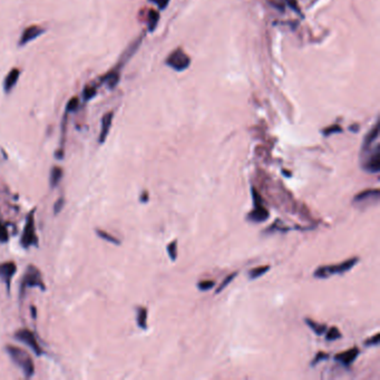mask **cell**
<instances>
[{
    "mask_svg": "<svg viewBox=\"0 0 380 380\" xmlns=\"http://www.w3.org/2000/svg\"><path fill=\"white\" fill-rule=\"evenodd\" d=\"M6 350H7L11 360L22 370L25 377L32 378L35 375L34 360L32 358V355L27 351H25L23 349L19 347L11 345L6 347Z\"/></svg>",
    "mask_w": 380,
    "mask_h": 380,
    "instance_id": "6da1fadb",
    "label": "cell"
},
{
    "mask_svg": "<svg viewBox=\"0 0 380 380\" xmlns=\"http://www.w3.org/2000/svg\"><path fill=\"white\" fill-rule=\"evenodd\" d=\"M36 287L39 288V289L42 291L46 290L44 280H42L41 272L39 271V269L36 268L33 265H29L26 268V271H25V274H23L21 283H20L21 297L23 296V293L26 292V289H28V288H36Z\"/></svg>",
    "mask_w": 380,
    "mask_h": 380,
    "instance_id": "7a4b0ae2",
    "label": "cell"
},
{
    "mask_svg": "<svg viewBox=\"0 0 380 380\" xmlns=\"http://www.w3.org/2000/svg\"><path fill=\"white\" fill-rule=\"evenodd\" d=\"M20 244L25 249L38 245V238L35 229V210H32L26 218V224L23 226V231L20 238Z\"/></svg>",
    "mask_w": 380,
    "mask_h": 380,
    "instance_id": "3957f363",
    "label": "cell"
},
{
    "mask_svg": "<svg viewBox=\"0 0 380 380\" xmlns=\"http://www.w3.org/2000/svg\"><path fill=\"white\" fill-rule=\"evenodd\" d=\"M358 262V257H351L345 262L340 263L338 266H331V267H320L318 268L314 275L316 278H320V279H326L329 278L330 275L332 274H341L349 271L352 267L355 266V263Z\"/></svg>",
    "mask_w": 380,
    "mask_h": 380,
    "instance_id": "277c9868",
    "label": "cell"
},
{
    "mask_svg": "<svg viewBox=\"0 0 380 380\" xmlns=\"http://www.w3.org/2000/svg\"><path fill=\"white\" fill-rule=\"evenodd\" d=\"M165 63L176 72H183L187 68L189 64H191V59H189V57L181 48H177L174 52L171 53Z\"/></svg>",
    "mask_w": 380,
    "mask_h": 380,
    "instance_id": "5b68a950",
    "label": "cell"
},
{
    "mask_svg": "<svg viewBox=\"0 0 380 380\" xmlns=\"http://www.w3.org/2000/svg\"><path fill=\"white\" fill-rule=\"evenodd\" d=\"M252 196L254 201V208L248 216V219L250 221H252V222L261 223L269 218V211L262 205L261 195L257 193L254 188H252Z\"/></svg>",
    "mask_w": 380,
    "mask_h": 380,
    "instance_id": "8992f818",
    "label": "cell"
},
{
    "mask_svg": "<svg viewBox=\"0 0 380 380\" xmlns=\"http://www.w3.org/2000/svg\"><path fill=\"white\" fill-rule=\"evenodd\" d=\"M15 338L18 341L23 342L25 345L28 346L37 355L42 354V348L40 347L38 341H37L34 332H32L30 330H28V329L17 330L15 332Z\"/></svg>",
    "mask_w": 380,
    "mask_h": 380,
    "instance_id": "52a82bcc",
    "label": "cell"
},
{
    "mask_svg": "<svg viewBox=\"0 0 380 380\" xmlns=\"http://www.w3.org/2000/svg\"><path fill=\"white\" fill-rule=\"evenodd\" d=\"M17 271V266L14 261H6L0 263V280L5 282L7 290H10L11 279Z\"/></svg>",
    "mask_w": 380,
    "mask_h": 380,
    "instance_id": "ba28073f",
    "label": "cell"
},
{
    "mask_svg": "<svg viewBox=\"0 0 380 380\" xmlns=\"http://www.w3.org/2000/svg\"><path fill=\"white\" fill-rule=\"evenodd\" d=\"M364 170L368 173H378L380 171V147L376 145L371 155L364 163Z\"/></svg>",
    "mask_w": 380,
    "mask_h": 380,
    "instance_id": "9c48e42d",
    "label": "cell"
},
{
    "mask_svg": "<svg viewBox=\"0 0 380 380\" xmlns=\"http://www.w3.org/2000/svg\"><path fill=\"white\" fill-rule=\"evenodd\" d=\"M44 32H45L44 28H41L39 26H36V25H34V26L27 27L22 32L20 40H19V42H18V45H19V46L27 45L28 42L33 41L34 39L37 38V37H39L41 34H44Z\"/></svg>",
    "mask_w": 380,
    "mask_h": 380,
    "instance_id": "30bf717a",
    "label": "cell"
},
{
    "mask_svg": "<svg viewBox=\"0 0 380 380\" xmlns=\"http://www.w3.org/2000/svg\"><path fill=\"white\" fill-rule=\"evenodd\" d=\"M379 195H380V193H379L378 188L366 189V191H363V192H360L359 194L355 195L353 198V202H354V203H359V204L370 203V201L377 203L378 200H379Z\"/></svg>",
    "mask_w": 380,
    "mask_h": 380,
    "instance_id": "8fae6325",
    "label": "cell"
},
{
    "mask_svg": "<svg viewBox=\"0 0 380 380\" xmlns=\"http://www.w3.org/2000/svg\"><path fill=\"white\" fill-rule=\"evenodd\" d=\"M114 117V113L113 112H108L105 115L103 116L102 118V127H101V133H100V137H98V142L103 144L105 142L108 133L110 131V126H112V122Z\"/></svg>",
    "mask_w": 380,
    "mask_h": 380,
    "instance_id": "7c38bea8",
    "label": "cell"
},
{
    "mask_svg": "<svg viewBox=\"0 0 380 380\" xmlns=\"http://www.w3.org/2000/svg\"><path fill=\"white\" fill-rule=\"evenodd\" d=\"M358 354H359V349L358 348H351L347 351H343L339 354H337L335 359L340 361L341 364L348 366V365H350V364L353 363L355 358L358 357Z\"/></svg>",
    "mask_w": 380,
    "mask_h": 380,
    "instance_id": "4fadbf2b",
    "label": "cell"
},
{
    "mask_svg": "<svg viewBox=\"0 0 380 380\" xmlns=\"http://www.w3.org/2000/svg\"><path fill=\"white\" fill-rule=\"evenodd\" d=\"M19 76H20V70L18 68H12L8 73V75L5 78V82H4V89L6 93H9V91L15 87Z\"/></svg>",
    "mask_w": 380,
    "mask_h": 380,
    "instance_id": "5bb4252c",
    "label": "cell"
},
{
    "mask_svg": "<svg viewBox=\"0 0 380 380\" xmlns=\"http://www.w3.org/2000/svg\"><path fill=\"white\" fill-rule=\"evenodd\" d=\"M64 175V170L59 167H54L51 171V176H49V183H51V187L54 188L58 185L60 180L63 179Z\"/></svg>",
    "mask_w": 380,
    "mask_h": 380,
    "instance_id": "9a60e30c",
    "label": "cell"
},
{
    "mask_svg": "<svg viewBox=\"0 0 380 380\" xmlns=\"http://www.w3.org/2000/svg\"><path fill=\"white\" fill-rule=\"evenodd\" d=\"M118 81H120V70L117 68L112 70V72H109L108 74H106V75L103 77V82L107 83L108 87L110 89H113L115 86L118 84Z\"/></svg>",
    "mask_w": 380,
    "mask_h": 380,
    "instance_id": "2e32d148",
    "label": "cell"
},
{
    "mask_svg": "<svg viewBox=\"0 0 380 380\" xmlns=\"http://www.w3.org/2000/svg\"><path fill=\"white\" fill-rule=\"evenodd\" d=\"M378 136H379V124L377 123V124L375 125V127H373L372 130L366 135L365 140H364V145H363L364 151L369 149V147L371 146V144L373 142H375V140L378 138Z\"/></svg>",
    "mask_w": 380,
    "mask_h": 380,
    "instance_id": "e0dca14e",
    "label": "cell"
},
{
    "mask_svg": "<svg viewBox=\"0 0 380 380\" xmlns=\"http://www.w3.org/2000/svg\"><path fill=\"white\" fill-rule=\"evenodd\" d=\"M137 324L139 328L142 329H146L147 328V310L146 308H143V306H140V308L137 309Z\"/></svg>",
    "mask_w": 380,
    "mask_h": 380,
    "instance_id": "ac0fdd59",
    "label": "cell"
},
{
    "mask_svg": "<svg viewBox=\"0 0 380 380\" xmlns=\"http://www.w3.org/2000/svg\"><path fill=\"white\" fill-rule=\"evenodd\" d=\"M96 234L98 236H100L102 239V240H105V241H107L109 243H113V244H116V245L121 244V241L118 240L117 238H115L114 235L109 234V233H107L106 231H104V230L96 229Z\"/></svg>",
    "mask_w": 380,
    "mask_h": 380,
    "instance_id": "d6986e66",
    "label": "cell"
},
{
    "mask_svg": "<svg viewBox=\"0 0 380 380\" xmlns=\"http://www.w3.org/2000/svg\"><path fill=\"white\" fill-rule=\"evenodd\" d=\"M158 19H159L158 12L156 10L151 9L149 11V30L150 32H153V30L156 28L157 23H158Z\"/></svg>",
    "mask_w": 380,
    "mask_h": 380,
    "instance_id": "ffe728a7",
    "label": "cell"
},
{
    "mask_svg": "<svg viewBox=\"0 0 380 380\" xmlns=\"http://www.w3.org/2000/svg\"><path fill=\"white\" fill-rule=\"evenodd\" d=\"M305 323L308 324V326L314 330L317 335H322L327 329V327L324 326V324H319L315 321H312L311 319H305Z\"/></svg>",
    "mask_w": 380,
    "mask_h": 380,
    "instance_id": "44dd1931",
    "label": "cell"
},
{
    "mask_svg": "<svg viewBox=\"0 0 380 380\" xmlns=\"http://www.w3.org/2000/svg\"><path fill=\"white\" fill-rule=\"evenodd\" d=\"M270 270V267L267 266V267H259V268H255V269H252L251 271L249 272V275L251 279H256L261 277V275L265 274L267 271H269Z\"/></svg>",
    "mask_w": 380,
    "mask_h": 380,
    "instance_id": "7402d4cb",
    "label": "cell"
},
{
    "mask_svg": "<svg viewBox=\"0 0 380 380\" xmlns=\"http://www.w3.org/2000/svg\"><path fill=\"white\" fill-rule=\"evenodd\" d=\"M9 241V232L7 226L0 220V243H7Z\"/></svg>",
    "mask_w": 380,
    "mask_h": 380,
    "instance_id": "603a6c76",
    "label": "cell"
},
{
    "mask_svg": "<svg viewBox=\"0 0 380 380\" xmlns=\"http://www.w3.org/2000/svg\"><path fill=\"white\" fill-rule=\"evenodd\" d=\"M326 338H327V340H329V341H334V340H337V339H340V338H341V334H340L339 329L337 328V327L330 328V329L328 330Z\"/></svg>",
    "mask_w": 380,
    "mask_h": 380,
    "instance_id": "cb8c5ba5",
    "label": "cell"
},
{
    "mask_svg": "<svg viewBox=\"0 0 380 380\" xmlns=\"http://www.w3.org/2000/svg\"><path fill=\"white\" fill-rule=\"evenodd\" d=\"M168 252H169L171 260L175 261L176 257H177V241L176 240L173 241V242H171L168 245Z\"/></svg>",
    "mask_w": 380,
    "mask_h": 380,
    "instance_id": "d4e9b609",
    "label": "cell"
},
{
    "mask_svg": "<svg viewBox=\"0 0 380 380\" xmlns=\"http://www.w3.org/2000/svg\"><path fill=\"white\" fill-rule=\"evenodd\" d=\"M96 95V88L95 87H90V86H87V87H85L84 91H83V98L84 101H89L93 98L94 96Z\"/></svg>",
    "mask_w": 380,
    "mask_h": 380,
    "instance_id": "484cf974",
    "label": "cell"
},
{
    "mask_svg": "<svg viewBox=\"0 0 380 380\" xmlns=\"http://www.w3.org/2000/svg\"><path fill=\"white\" fill-rule=\"evenodd\" d=\"M216 286V282L211 281V280H206V281H200L198 283V288L201 291H207L212 289V288Z\"/></svg>",
    "mask_w": 380,
    "mask_h": 380,
    "instance_id": "4316f807",
    "label": "cell"
},
{
    "mask_svg": "<svg viewBox=\"0 0 380 380\" xmlns=\"http://www.w3.org/2000/svg\"><path fill=\"white\" fill-rule=\"evenodd\" d=\"M236 275H238V272H233V273H231L230 275H228V277H226V278L223 280L222 283H221L220 287H219L218 289H217V293L221 292V291H222V290L224 289V288H225L226 286L230 284V283H231V281H232L233 279H234V278L236 277Z\"/></svg>",
    "mask_w": 380,
    "mask_h": 380,
    "instance_id": "83f0119b",
    "label": "cell"
},
{
    "mask_svg": "<svg viewBox=\"0 0 380 380\" xmlns=\"http://www.w3.org/2000/svg\"><path fill=\"white\" fill-rule=\"evenodd\" d=\"M78 105H79V101H78L77 97L70 98V101L68 102V104H67V106H66V113L75 112V110L78 107Z\"/></svg>",
    "mask_w": 380,
    "mask_h": 380,
    "instance_id": "f1b7e54d",
    "label": "cell"
},
{
    "mask_svg": "<svg viewBox=\"0 0 380 380\" xmlns=\"http://www.w3.org/2000/svg\"><path fill=\"white\" fill-rule=\"evenodd\" d=\"M64 204H65L64 198H59L56 202H55V205H54V213H55V214H58L61 210H63Z\"/></svg>",
    "mask_w": 380,
    "mask_h": 380,
    "instance_id": "f546056e",
    "label": "cell"
},
{
    "mask_svg": "<svg viewBox=\"0 0 380 380\" xmlns=\"http://www.w3.org/2000/svg\"><path fill=\"white\" fill-rule=\"evenodd\" d=\"M340 132H342L341 127L338 126V125H334V126H331V127L327 128V130H324L323 131V134L326 135V136H329L330 134H332V133H340Z\"/></svg>",
    "mask_w": 380,
    "mask_h": 380,
    "instance_id": "4dcf8cb0",
    "label": "cell"
},
{
    "mask_svg": "<svg viewBox=\"0 0 380 380\" xmlns=\"http://www.w3.org/2000/svg\"><path fill=\"white\" fill-rule=\"evenodd\" d=\"M150 2L156 4L158 6V8L161 9V10H163V9H165V8L168 7L170 0H150Z\"/></svg>",
    "mask_w": 380,
    "mask_h": 380,
    "instance_id": "1f68e13d",
    "label": "cell"
},
{
    "mask_svg": "<svg viewBox=\"0 0 380 380\" xmlns=\"http://www.w3.org/2000/svg\"><path fill=\"white\" fill-rule=\"evenodd\" d=\"M379 337H380V335L377 334V335L373 336V338L368 339L366 341V346H377L379 343Z\"/></svg>",
    "mask_w": 380,
    "mask_h": 380,
    "instance_id": "d6a6232c",
    "label": "cell"
},
{
    "mask_svg": "<svg viewBox=\"0 0 380 380\" xmlns=\"http://www.w3.org/2000/svg\"><path fill=\"white\" fill-rule=\"evenodd\" d=\"M322 359H328V354H326L324 352H319L316 358L314 359V361H312V365H316L317 363H319V361L322 360Z\"/></svg>",
    "mask_w": 380,
    "mask_h": 380,
    "instance_id": "836d02e7",
    "label": "cell"
},
{
    "mask_svg": "<svg viewBox=\"0 0 380 380\" xmlns=\"http://www.w3.org/2000/svg\"><path fill=\"white\" fill-rule=\"evenodd\" d=\"M147 199H149V196H147V193L146 192H144V194H143L142 198H140V200H142L143 202H146Z\"/></svg>",
    "mask_w": 380,
    "mask_h": 380,
    "instance_id": "e575fe53",
    "label": "cell"
}]
</instances>
